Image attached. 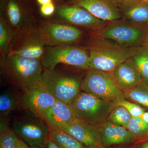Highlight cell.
<instances>
[{
	"mask_svg": "<svg viewBox=\"0 0 148 148\" xmlns=\"http://www.w3.org/2000/svg\"><path fill=\"white\" fill-rule=\"evenodd\" d=\"M146 42L147 43H148V34L147 35V38H146Z\"/></svg>",
	"mask_w": 148,
	"mask_h": 148,
	"instance_id": "e575fe53",
	"label": "cell"
},
{
	"mask_svg": "<svg viewBox=\"0 0 148 148\" xmlns=\"http://www.w3.org/2000/svg\"><path fill=\"white\" fill-rule=\"evenodd\" d=\"M116 103L83 92H80L70 105L75 119L98 128L106 122Z\"/></svg>",
	"mask_w": 148,
	"mask_h": 148,
	"instance_id": "3957f363",
	"label": "cell"
},
{
	"mask_svg": "<svg viewBox=\"0 0 148 148\" xmlns=\"http://www.w3.org/2000/svg\"><path fill=\"white\" fill-rule=\"evenodd\" d=\"M0 65L5 79L22 91L40 83L43 68L40 58L8 54L1 56Z\"/></svg>",
	"mask_w": 148,
	"mask_h": 148,
	"instance_id": "6da1fadb",
	"label": "cell"
},
{
	"mask_svg": "<svg viewBox=\"0 0 148 148\" xmlns=\"http://www.w3.org/2000/svg\"><path fill=\"white\" fill-rule=\"evenodd\" d=\"M14 148H31L27 144L24 143L23 141L19 139V141L18 142L17 145Z\"/></svg>",
	"mask_w": 148,
	"mask_h": 148,
	"instance_id": "4dcf8cb0",
	"label": "cell"
},
{
	"mask_svg": "<svg viewBox=\"0 0 148 148\" xmlns=\"http://www.w3.org/2000/svg\"><path fill=\"white\" fill-rule=\"evenodd\" d=\"M55 11V5L53 4V2L41 5L40 8V13L44 16H51L54 13Z\"/></svg>",
	"mask_w": 148,
	"mask_h": 148,
	"instance_id": "f1b7e54d",
	"label": "cell"
},
{
	"mask_svg": "<svg viewBox=\"0 0 148 148\" xmlns=\"http://www.w3.org/2000/svg\"><path fill=\"white\" fill-rule=\"evenodd\" d=\"M46 47L36 24L16 33L8 54L41 59Z\"/></svg>",
	"mask_w": 148,
	"mask_h": 148,
	"instance_id": "30bf717a",
	"label": "cell"
},
{
	"mask_svg": "<svg viewBox=\"0 0 148 148\" xmlns=\"http://www.w3.org/2000/svg\"><path fill=\"white\" fill-rule=\"evenodd\" d=\"M61 130L65 131L77 139L87 148H104L97 128L75 119Z\"/></svg>",
	"mask_w": 148,
	"mask_h": 148,
	"instance_id": "2e32d148",
	"label": "cell"
},
{
	"mask_svg": "<svg viewBox=\"0 0 148 148\" xmlns=\"http://www.w3.org/2000/svg\"><path fill=\"white\" fill-rule=\"evenodd\" d=\"M82 80L56 67L45 70L40 83L57 101L70 104L79 94Z\"/></svg>",
	"mask_w": 148,
	"mask_h": 148,
	"instance_id": "277c9868",
	"label": "cell"
},
{
	"mask_svg": "<svg viewBox=\"0 0 148 148\" xmlns=\"http://www.w3.org/2000/svg\"><path fill=\"white\" fill-rule=\"evenodd\" d=\"M125 128L132 132L135 139H142L148 136V124L140 117H132Z\"/></svg>",
	"mask_w": 148,
	"mask_h": 148,
	"instance_id": "4316f807",
	"label": "cell"
},
{
	"mask_svg": "<svg viewBox=\"0 0 148 148\" xmlns=\"http://www.w3.org/2000/svg\"><path fill=\"white\" fill-rule=\"evenodd\" d=\"M122 17L131 24L148 27V0H116Z\"/></svg>",
	"mask_w": 148,
	"mask_h": 148,
	"instance_id": "9a60e30c",
	"label": "cell"
},
{
	"mask_svg": "<svg viewBox=\"0 0 148 148\" xmlns=\"http://www.w3.org/2000/svg\"><path fill=\"white\" fill-rule=\"evenodd\" d=\"M89 54L83 48L73 45L46 46L41 58L45 70L54 69L59 64L89 70Z\"/></svg>",
	"mask_w": 148,
	"mask_h": 148,
	"instance_id": "52a82bcc",
	"label": "cell"
},
{
	"mask_svg": "<svg viewBox=\"0 0 148 148\" xmlns=\"http://www.w3.org/2000/svg\"><path fill=\"white\" fill-rule=\"evenodd\" d=\"M16 32L1 15L0 17V51L1 56L7 55L13 42Z\"/></svg>",
	"mask_w": 148,
	"mask_h": 148,
	"instance_id": "cb8c5ba5",
	"label": "cell"
},
{
	"mask_svg": "<svg viewBox=\"0 0 148 148\" xmlns=\"http://www.w3.org/2000/svg\"><path fill=\"white\" fill-rule=\"evenodd\" d=\"M80 89L95 97L110 102L125 98L124 90L110 73L89 69L82 80Z\"/></svg>",
	"mask_w": 148,
	"mask_h": 148,
	"instance_id": "5b68a950",
	"label": "cell"
},
{
	"mask_svg": "<svg viewBox=\"0 0 148 148\" xmlns=\"http://www.w3.org/2000/svg\"><path fill=\"white\" fill-rule=\"evenodd\" d=\"M99 31V36L125 47H137L146 42V29L119 20L112 21Z\"/></svg>",
	"mask_w": 148,
	"mask_h": 148,
	"instance_id": "ba28073f",
	"label": "cell"
},
{
	"mask_svg": "<svg viewBox=\"0 0 148 148\" xmlns=\"http://www.w3.org/2000/svg\"><path fill=\"white\" fill-rule=\"evenodd\" d=\"M36 27L46 46L73 45L82 38L80 29L71 24L51 21H41Z\"/></svg>",
	"mask_w": 148,
	"mask_h": 148,
	"instance_id": "9c48e42d",
	"label": "cell"
},
{
	"mask_svg": "<svg viewBox=\"0 0 148 148\" xmlns=\"http://www.w3.org/2000/svg\"><path fill=\"white\" fill-rule=\"evenodd\" d=\"M1 14L8 24L16 33L34 26L35 19L29 16L16 0H5Z\"/></svg>",
	"mask_w": 148,
	"mask_h": 148,
	"instance_id": "5bb4252c",
	"label": "cell"
},
{
	"mask_svg": "<svg viewBox=\"0 0 148 148\" xmlns=\"http://www.w3.org/2000/svg\"><path fill=\"white\" fill-rule=\"evenodd\" d=\"M37 1L41 6L53 2L52 0H37Z\"/></svg>",
	"mask_w": 148,
	"mask_h": 148,
	"instance_id": "1f68e13d",
	"label": "cell"
},
{
	"mask_svg": "<svg viewBox=\"0 0 148 148\" xmlns=\"http://www.w3.org/2000/svg\"><path fill=\"white\" fill-rule=\"evenodd\" d=\"M110 74L124 90L138 86L143 81L138 70L130 59L119 65Z\"/></svg>",
	"mask_w": 148,
	"mask_h": 148,
	"instance_id": "d6986e66",
	"label": "cell"
},
{
	"mask_svg": "<svg viewBox=\"0 0 148 148\" xmlns=\"http://www.w3.org/2000/svg\"><path fill=\"white\" fill-rule=\"evenodd\" d=\"M132 117L125 108L116 106L112 111L109 116V122L112 124L125 127Z\"/></svg>",
	"mask_w": 148,
	"mask_h": 148,
	"instance_id": "484cf974",
	"label": "cell"
},
{
	"mask_svg": "<svg viewBox=\"0 0 148 148\" xmlns=\"http://www.w3.org/2000/svg\"><path fill=\"white\" fill-rule=\"evenodd\" d=\"M116 105L125 108L132 117H140L145 112V110L138 104L129 102L125 98L117 101Z\"/></svg>",
	"mask_w": 148,
	"mask_h": 148,
	"instance_id": "83f0119b",
	"label": "cell"
},
{
	"mask_svg": "<svg viewBox=\"0 0 148 148\" xmlns=\"http://www.w3.org/2000/svg\"><path fill=\"white\" fill-rule=\"evenodd\" d=\"M141 148H148V141L143 143L141 146Z\"/></svg>",
	"mask_w": 148,
	"mask_h": 148,
	"instance_id": "836d02e7",
	"label": "cell"
},
{
	"mask_svg": "<svg viewBox=\"0 0 148 148\" xmlns=\"http://www.w3.org/2000/svg\"><path fill=\"white\" fill-rule=\"evenodd\" d=\"M56 14L62 20L73 25L91 30L101 29L106 22L95 17L85 9L79 6H61L57 8Z\"/></svg>",
	"mask_w": 148,
	"mask_h": 148,
	"instance_id": "8fae6325",
	"label": "cell"
},
{
	"mask_svg": "<svg viewBox=\"0 0 148 148\" xmlns=\"http://www.w3.org/2000/svg\"><path fill=\"white\" fill-rule=\"evenodd\" d=\"M49 128L61 130L75 119L70 104L56 101L55 104L39 115Z\"/></svg>",
	"mask_w": 148,
	"mask_h": 148,
	"instance_id": "e0dca14e",
	"label": "cell"
},
{
	"mask_svg": "<svg viewBox=\"0 0 148 148\" xmlns=\"http://www.w3.org/2000/svg\"><path fill=\"white\" fill-rule=\"evenodd\" d=\"M30 114L13 117L12 128L30 148H44L48 140L50 128L40 117Z\"/></svg>",
	"mask_w": 148,
	"mask_h": 148,
	"instance_id": "8992f818",
	"label": "cell"
},
{
	"mask_svg": "<svg viewBox=\"0 0 148 148\" xmlns=\"http://www.w3.org/2000/svg\"><path fill=\"white\" fill-rule=\"evenodd\" d=\"M70 2L83 8L103 21L112 22L122 17L116 0H70Z\"/></svg>",
	"mask_w": 148,
	"mask_h": 148,
	"instance_id": "4fadbf2b",
	"label": "cell"
},
{
	"mask_svg": "<svg viewBox=\"0 0 148 148\" xmlns=\"http://www.w3.org/2000/svg\"><path fill=\"white\" fill-rule=\"evenodd\" d=\"M21 109L20 95H16L10 90H3L0 95L1 119H8L9 116L19 109Z\"/></svg>",
	"mask_w": 148,
	"mask_h": 148,
	"instance_id": "ffe728a7",
	"label": "cell"
},
{
	"mask_svg": "<svg viewBox=\"0 0 148 148\" xmlns=\"http://www.w3.org/2000/svg\"><path fill=\"white\" fill-rule=\"evenodd\" d=\"M56 101L41 83L23 90L20 95L21 108L37 116L53 106Z\"/></svg>",
	"mask_w": 148,
	"mask_h": 148,
	"instance_id": "7c38bea8",
	"label": "cell"
},
{
	"mask_svg": "<svg viewBox=\"0 0 148 148\" xmlns=\"http://www.w3.org/2000/svg\"><path fill=\"white\" fill-rule=\"evenodd\" d=\"M138 47H125L100 36L94 37L88 47L89 69L111 73L129 59Z\"/></svg>",
	"mask_w": 148,
	"mask_h": 148,
	"instance_id": "7a4b0ae2",
	"label": "cell"
},
{
	"mask_svg": "<svg viewBox=\"0 0 148 148\" xmlns=\"http://www.w3.org/2000/svg\"><path fill=\"white\" fill-rule=\"evenodd\" d=\"M125 98L148 108V84L143 81L136 87L124 90Z\"/></svg>",
	"mask_w": 148,
	"mask_h": 148,
	"instance_id": "d4e9b609",
	"label": "cell"
},
{
	"mask_svg": "<svg viewBox=\"0 0 148 148\" xmlns=\"http://www.w3.org/2000/svg\"><path fill=\"white\" fill-rule=\"evenodd\" d=\"M19 138L10 127L8 119H1L0 121V148H14Z\"/></svg>",
	"mask_w": 148,
	"mask_h": 148,
	"instance_id": "603a6c76",
	"label": "cell"
},
{
	"mask_svg": "<svg viewBox=\"0 0 148 148\" xmlns=\"http://www.w3.org/2000/svg\"><path fill=\"white\" fill-rule=\"evenodd\" d=\"M44 148H59L52 141L48 140Z\"/></svg>",
	"mask_w": 148,
	"mask_h": 148,
	"instance_id": "f546056e",
	"label": "cell"
},
{
	"mask_svg": "<svg viewBox=\"0 0 148 148\" xmlns=\"http://www.w3.org/2000/svg\"><path fill=\"white\" fill-rule=\"evenodd\" d=\"M129 59L138 70L143 80L148 84V43L138 46Z\"/></svg>",
	"mask_w": 148,
	"mask_h": 148,
	"instance_id": "44dd1931",
	"label": "cell"
},
{
	"mask_svg": "<svg viewBox=\"0 0 148 148\" xmlns=\"http://www.w3.org/2000/svg\"><path fill=\"white\" fill-rule=\"evenodd\" d=\"M141 119L144 121L145 122L148 124V112H145L143 114L141 117H140Z\"/></svg>",
	"mask_w": 148,
	"mask_h": 148,
	"instance_id": "d6a6232c",
	"label": "cell"
},
{
	"mask_svg": "<svg viewBox=\"0 0 148 148\" xmlns=\"http://www.w3.org/2000/svg\"><path fill=\"white\" fill-rule=\"evenodd\" d=\"M104 148L132 143L135 139L132 132L126 128L106 122L97 128Z\"/></svg>",
	"mask_w": 148,
	"mask_h": 148,
	"instance_id": "ac0fdd59",
	"label": "cell"
},
{
	"mask_svg": "<svg viewBox=\"0 0 148 148\" xmlns=\"http://www.w3.org/2000/svg\"><path fill=\"white\" fill-rule=\"evenodd\" d=\"M48 140L59 148H87L69 133L59 130L50 128Z\"/></svg>",
	"mask_w": 148,
	"mask_h": 148,
	"instance_id": "7402d4cb",
	"label": "cell"
}]
</instances>
